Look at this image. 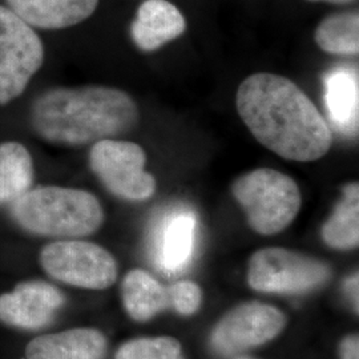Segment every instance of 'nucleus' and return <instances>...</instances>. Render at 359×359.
I'll return each mask as SVG.
<instances>
[{"label":"nucleus","instance_id":"20","mask_svg":"<svg viewBox=\"0 0 359 359\" xmlns=\"http://www.w3.org/2000/svg\"><path fill=\"white\" fill-rule=\"evenodd\" d=\"M116 359H184L179 341L170 337L137 338L116 353Z\"/></svg>","mask_w":359,"mask_h":359},{"label":"nucleus","instance_id":"16","mask_svg":"<svg viewBox=\"0 0 359 359\" xmlns=\"http://www.w3.org/2000/svg\"><path fill=\"white\" fill-rule=\"evenodd\" d=\"M34 160L26 145L0 142V205L13 204L34 185Z\"/></svg>","mask_w":359,"mask_h":359},{"label":"nucleus","instance_id":"2","mask_svg":"<svg viewBox=\"0 0 359 359\" xmlns=\"http://www.w3.org/2000/svg\"><path fill=\"white\" fill-rule=\"evenodd\" d=\"M140 112L127 92L108 86L55 87L34 100L29 121L53 145L84 147L135 128Z\"/></svg>","mask_w":359,"mask_h":359},{"label":"nucleus","instance_id":"23","mask_svg":"<svg viewBox=\"0 0 359 359\" xmlns=\"http://www.w3.org/2000/svg\"><path fill=\"white\" fill-rule=\"evenodd\" d=\"M345 289H346V294L348 295V299H350V302H351L353 308L355 309V311H358V274H354V276H351V277H348V278H347L346 285H345Z\"/></svg>","mask_w":359,"mask_h":359},{"label":"nucleus","instance_id":"12","mask_svg":"<svg viewBox=\"0 0 359 359\" xmlns=\"http://www.w3.org/2000/svg\"><path fill=\"white\" fill-rule=\"evenodd\" d=\"M185 29L187 20L173 3L145 0L130 25V35L142 51L152 52L180 38Z\"/></svg>","mask_w":359,"mask_h":359},{"label":"nucleus","instance_id":"5","mask_svg":"<svg viewBox=\"0 0 359 359\" xmlns=\"http://www.w3.org/2000/svg\"><path fill=\"white\" fill-rule=\"evenodd\" d=\"M44 44L35 28L0 4V105L26 90L44 65Z\"/></svg>","mask_w":359,"mask_h":359},{"label":"nucleus","instance_id":"10","mask_svg":"<svg viewBox=\"0 0 359 359\" xmlns=\"http://www.w3.org/2000/svg\"><path fill=\"white\" fill-rule=\"evenodd\" d=\"M197 233V218L192 209L175 206L154 224L151 255L154 265L168 274L185 269L192 261Z\"/></svg>","mask_w":359,"mask_h":359},{"label":"nucleus","instance_id":"17","mask_svg":"<svg viewBox=\"0 0 359 359\" xmlns=\"http://www.w3.org/2000/svg\"><path fill=\"white\" fill-rule=\"evenodd\" d=\"M126 310L135 321L151 320L167 308L169 294L163 285L142 269L130 270L121 283Z\"/></svg>","mask_w":359,"mask_h":359},{"label":"nucleus","instance_id":"3","mask_svg":"<svg viewBox=\"0 0 359 359\" xmlns=\"http://www.w3.org/2000/svg\"><path fill=\"white\" fill-rule=\"evenodd\" d=\"M16 224L36 236L77 238L97 231L104 210L92 193L63 187H36L11 204Z\"/></svg>","mask_w":359,"mask_h":359},{"label":"nucleus","instance_id":"22","mask_svg":"<svg viewBox=\"0 0 359 359\" xmlns=\"http://www.w3.org/2000/svg\"><path fill=\"white\" fill-rule=\"evenodd\" d=\"M341 359H359L358 335H350L341 344Z\"/></svg>","mask_w":359,"mask_h":359},{"label":"nucleus","instance_id":"15","mask_svg":"<svg viewBox=\"0 0 359 359\" xmlns=\"http://www.w3.org/2000/svg\"><path fill=\"white\" fill-rule=\"evenodd\" d=\"M325 103L335 130L355 136L359 123L358 72L351 67H338L325 75Z\"/></svg>","mask_w":359,"mask_h":359},{"label":"nucleus","instance_id":"7","mask_svg":"<svg viewBox=\"0 0 359 359\" xmlns=\"http://www.w3.org/2000/svg\"><path fill=\"white\" fill-rule=\"evenodd\" d=\"M330 277V268L320 259L283 248L256 252L248 269L252 289L264 293H302L316 289Z\"/></svg>","mask_w":359,"mask_h":359},{"label":"nucleus","instance_id":"11","mask_svg":"<svg viewBox=\"0 0 359 359\" xmlns=\"http://www.w3.org/2000/svg\"><path fill=\"white\" fill-rule=\"evenodd\" d=\"M63 304L62 292L51 283H18L13 292L0 295V320L18 329L38 330L53 320Z\"/></svg>","mask_w":359,"mask_h":359},{"label":"nucleus","instance_id":"19","mask_svg":"<svg viewBox=\"0 0 359 359\" xmlns=\"http://www.w3.org/2000/svg\"><path fill=\"white\" fill-rule=\"evenodd\" d=\"M314 39L322 51L334 55H357L359 52L358 11L329 15L317 27Z\"/></svg>","mask_w":359,"mask_h":359},{"label":"nucleus","instance_id":"18","mask_svg":"<svg viewBox=\"0 0 359 359\" xmlns=\"http://www.w3.org/2000/svg\"><path fill=\"white\" fill-rule=\"evenodd\" d=\"M322 238L338 250L354 249L359 244L358 182L348 184L332 217L322 228Z\"/></svg>","mask_w":359,"mask_h":359},{"label":"nucleus","instance_id":"14","mask_svg":"<svg viewBox=\"0 0 359 359\" xmlns=\"http://www.w3.org/2000/svg\"><path fill=\"white\" fill-rule=\"evenodd\" d=\"M107 339L95 329H71L46 334L26 347L27 359H103Z\"/></svg>","mask_w":359,"mask_h":359},{"label":"nucleus","instance_id":"1","mask_svg":"<svg viewBox=\"0 0 359 359\" xmlns=\"http://www.w3.org/2000/svg\"><path fill=\"white\" fill-rule=\"evenodd\" d=\"M238 115L265 148L286 160L310 163L327 154L333 132L308 95L287 77L259 72L236 96Z\"/></svg>","mask_w":359,"mask_h":359},{"label":"nucleus","instance_id":"6","mask_svg":"<svg viewBox=\"0 0 359 359\" xmlns=\"http://www.w3.org/2000/svg\"><path fill=\"white\" fill-rule=\"evenodd\" d=\"M90 167L104 187L128 201H144L156 192V180L145 170L147 154L136 142L105 139L90 151Z\"/></svg>","mask_w":359,"mask_h":359},{"label":"nucleus","instance_id":"24","mask_svg":"<svg viewBox=\"0 0 359 359\" xmlns=\"http://www.w3.org/2000/svg\"><path fill=\"white\" fill-rule=\"evenodd\" d=\"M309 1H326V3H333V4H347L354 0H309Z\"/></svg>","mask_w":359,"mask_h":359},{"label":"nucleus","instance_id":"25","mask_svg":"<svg viewBox=\"0 0 359 359\" xmlns=\"http://www.w3.org/2000/svg\"><path fill=\"white\" fill-rule=\"evenodd\" d=\"M236 359H255V358H250V357H238V358Z\"/></svg>","mask_w":359,"mask_h":359},{"label":"nucleus","instance_id":"9","mask_svg":"<svg viewBox=\"0 0 359 359\" xmlns=\"http://www.w3.org/2000/svg\"><path fill=\"white\" fill-rule=\"evenodd\" d=\"M286 317L281 310L261 302H246L218 322L212 345L222 355L238 354L264 345L281 333Z\"/></svg>","mask_w":359,"mask_h":359},{"label":"nucleus","instance_id":"8","mask_svg":"<svg viewBox=\"0 0 359 359\" xmlns=\"http://www.w3.org/2000/svg\"><path fill=\"white\" fill-rule=\"evenodd\" d=\"M40 264L55 280L83 289L103 290L117 278L114 256L88 241L62 240L46 245L40 252Z\"/></svg>","mask_w":359,"mask_h":359},{"label":"nucleus","instance_id":"4","mask_svg":"<svg viewBox=\"0 0 359 359\" xmlns=\"http://www.w3.org/2000/svg\"><path fill=\"white\" fill-rule=\"evenodd\" d=\"M231 192L253 231L271 236L286 229L301 209V192L283 172L259 168L234 181Z\"/></svg>","mask_w":359,"mask_h":359},{"label":"nucleus","instance_id":"21","mask_svg":"<svg viewBox=\"0 0 359 359\" xmlns=\"http://www.w3.org/2000/svg\"><path fill=\"white\" fill-rule=\"evenodd\" d=\"M169 301L182 316H192L203 302V292L192 281H180L169 290Z\"/></svg>","mask_w":359,"mask_h":359},{"label":"nucleus","instance_id":"13","mask_svg":"<svg viewBox=\"0 0 359 359\" xmlns=\"http://www.w3.org/2000/svg\"><path fill=\"white\" fill-rule=\"evenodd\" d=\"M7 7L32 28L65 29L87 20L99 0H6Z\"/></svg>","mask_w":359,"mask_h":359}]
</instances>
